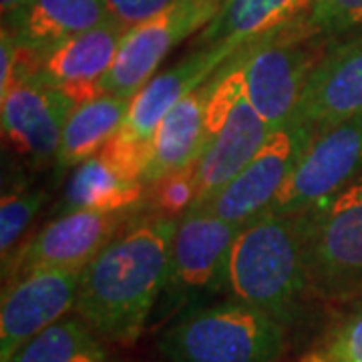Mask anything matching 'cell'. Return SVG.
Returning <instances> with one entry per match:
<instances>
[{"label":"cell","instance_id":"6da1fadb","mask_svg":"<svg viewBox=\"0 0 362 362\" xmlns=\"http://www.w3.org/2000/svg\"><path fill=\"white\" fill-rule=\"evenodd\" d=\"M180 220L141 218L107 244L85 268L75 314L113 344H133L156 314L165 290Z\"/></svg>","mask_w":362,"mask_h":362},{"label":"cell","instance_id":"7a4b0ae2","mask_svg":"<svg viewBox=\"0 0 362 362\" xmlns=\"http://www.w3.org/2000/svg\"><path fill=\"white\" fill-rule=\"evenodd\" d=\"M223 294L288 328L304 316L314 296L300 214H262L242 226L226 262Z\"/></svg>","mask_w":362,"mask_h":362},{"label":"cell","instance_id":"3957f363","mask_svg":"<svg viewBox=\"0 0 362 362\" xmlns=\"http://www.w3.org/2000/svg\"><path fill=\"white\" fill-rule=\"evenodd\" d=\"M286 346L288 326L235 298L183 310L157 340L169 362H280Z\"/></svg>","mask_w":362,"mask_h":362},{"label":"cell","instance_id":"277c9868","mask_svg":"<svg viewBox=\"0 0 362 362\" xmlns=\"http://www.w3.org/2000/svg\"><path fill=\"white\" fill-rule=\"evenodd\" d=\"M300 218L312 296L328 304L362 302V173Z\"/></svg>","mask_w":362,"mask_h":362},{"label":"cell","instance_id":"5b68a950","mask_svg":"<svg viewBox=\"0 0 362 362\" xmlns=\"http://www.w3.org/2000/svg\"><path fill=\"white\" fill-rule=\"evenodd\" d=\"M240 230L242 226L204 207L181 216L171 246L168 284L156 312L159 322L173 320L206 298L223 294L226 262Z\"/></svg>","mask_w":362,"mask_h":362},{"label":"cell","instance_id":"8992f818","mask_svg":"<svg viewBox=\"0 0 362 362\" xmlns=\"http://www.w3.org/2000/svg\"><path fill=\"white\" fill-rule=\"evenodd\" d=\"M302 16L247 45L246 99L272 131L280 129L294 115L314 66L322 59L314 37L302 25Z\"/></svg>","mask_w":362,"mask_h":362},{"label":"cell","instance_id":"52a82bcc","mask_svg":"<svg viewBox=\"0 0 362 362\" xmlns=\"http://www.w3.org/2000/svg\"><path fill=\"white\" fill-rule=\"evenodd\" d=\"M223 0H175L165 11L129 26L115 63L101 81V95L133 99L177 45L206 28Z\"/></svg>","mask_w":362,"mask_h":362},{"label":"cell","instance_id":"ba28073f","mask_svg":"<svg viewBox=\"0 0 362 362\" xmlns=\"http://www.w3.org/2000/svg\"><path fill=\"white\" fill-rule=\"evenodd\" d=\"M362 173V115L318 131L264 214L292 216L326 202Z\"/></svg>","mask_w":362,"mask_h":362},{"label":"cell","instance_id":"9c48e42d","mask_svg":"<svg viewBox=\"0 0 362 362\" xmlns=\"http://www.w3.org/2000/svg\"><path fill=\"white\" fill-rule=\"evenodd\" d=\"M314 137L316 129L310 123L290 119L204 209L238 226L256 220L280 194Z\"/></svg>","mask_w":362,"mask_h":362},{"label":"cell","instance_id":"30bf717a","mask_svg":"<svg viewBox=\"0 0 362 362\" xmlns=\"http://www.w3.org/2000/svg\"><path fill=\"white\" fill-rule=\"evenodd\" d=\"M133 221L125 211H71L57 216L21 250L2 259L4 282L25 274L54 268H87L89 262Z\"/></svg>","mask_w":362,"mask_h":362},{"label":"cell","instance_id":"8fae6325","mask_svg":"<svg viewBox=\"0 0 362 362\" xmlns=\"http://www.w3.org/2000/svg\"><path fill=\"white\" fill-rule=\"evenodd\" d=\"M83 274L85 268L37 270L4 284L0 361H8L26 342L75 310Z\"/></svg>","mask_w":362,"mask_h":362},{"label":"cell","instance_id":"7c38bea8","mask_svg":"<svg viewBox=\"0 0 362 362\" xmlns=\"http://www.w3.org/2000/svg\"><path fill=\"white\" fill-rule=\"evenodd\" d=\"M77 105L40 77L14 83L2 97V135L14 153L33 163L54 159L66 119Z\"/></svg>","mask_w":362,"mask_h":362},{"label":"cell","instance_id":"4fadbf2b","mask_svg":"<svg viewBox=\"0 0 362 362\" xmlns=\"http://www.w3.org/2000/svg\"><path fill=\"white\" fill-rule=\"evenodd\" d=\"M242 47L244 45L238 42L199 47L175 65L153 75L131 99L129 113L117 135L129 141H151L157 125L168 115L169 109H173L189 93L206 85L216 75V71Z\"/></svg>","mask_w":362,"mask_h":362},{"label":"cell","instance_id":"5bb4252c","mask_svg":"<svg viewBox=\"0 0 362 362\" xmlns=\"http://www.w3.org/2000/svg\"><path fill=\"white\" fill-rule=\"evenodd\" d=\"M129 26L113 18L87 33L59 42L39 57L37 77L66 93L75 105L101 95V81L115 63L117 51Z\"/></svg>","mask_w":362,"mask_h":362},{"label":"cell","instance_id":"9a60e30c","mask_svg":"<svg viewBox=\"0 0 362 362\" xmlns=\"http://www.w3.org/2000/svg\"><path fill=\"white\" fill-rule=\"evenodd\" d=\"M356 115H362V35L322 54L290 119L318 133Z\"/></svg>","mask_w":362,"mask_h":362},{"label":"cell","instance_id":"2e32d148","mask_svg":"<svg viewBox=\"0 0 362 362\" xmlns=\"http://www.w3.org/2000/svg\"><path fill=\"white\" fill-rule=\"evenodd\" d=\"M272 127L254 111L246 93L233 105L216 139L195 163L197 197L192 209L206 207L230 181L246 168L268 141Z\"/></svg>","mask_w":362,"mask_h":362},{"label":"cell","instance_id":"e0dca14e","mask_svg":"<svg viewBox=\"0 0 362 362\" xmlns=\"http://www.w3.org/2000/svg\"><path fill=\"white\" fill-rule=\"evenodd\" d=\"M214 90V77L183 97L157 125L151 139V161L143 175L145 185L173 171L192 168L206 149V113Z\"/></svg>","mask_w":362,"mask_h":362},{"label":"cell","instance_id":"ac0fdd59","mask_svg":"<svg viewBox=\"0 0 362 362\" xmlns=\"http://www.w3.org/2000/svg\"><path fill=\"white\" fill-rule=\"evenodd\" d=\"M117 18L107 0H28L8 18L16 40L37 54Z\"/></svg>","mask_w":362,"mask_h":362},{"label":"cell","instance_id":"d6986e66","mask_svg":"<svg viewBox=\"0 0 362 362\" xmlns=\"http://www.w3.org/2000/svg\"><path fill=\"white\" fill-rule=\"evenodd\" d=\"M312 0H223L211 23L202 28L195 49L220 42L246 45L276 28L294 23Z\"/></svg>","mask_w":362,"mask_h":362},{"label":"cell","instance_id":"ffe728a7","mask_svg":"<svg viewBox=\"0 0 362 362\" xmlns=\"http://www.w3.org/2000/svg\"><path fill=\"white\" fill-rule=\"evenodd\" d=\"M145 194L141 180H131L115 169L107 159L89 157L73 169L66 181L63 199L57 207V216L71 211H125L139 206Z\"/></svg>","mask_w":362,"mask_h":362},{"label":"cell","instance_id":"44dd1931","mask_svg":"<svg viewBox=\"0 0 362 362\" xmlns=\"http://www.w3.org/2000/svg\"><path fill=\"white\" fill-rule=\"evenodd\" d=\"M131 99L119 95H99L87 103L77 105L66 119L59 143L54 168L66 171L97 156L115 135L129 113Z\"/></svg>","mask_w":362,"mask_h":362},{"label":"cell","instance_id":"7402d4cb","mask_svg":"<svg viewBox=\"0 0 362 362\" xmlns=\"http://www.w3.org/2000/svg\"><path fill=\"white\" fill-rule=\"evenodd\" d=\"M6 362H109V354L103 338L75 314L49 326Z\"/></svg>","mask_w":362,"mask_h":362},{"label":"cell","instance_id":"603a6c76","mask_svg":"<svg viewBox=\"0 0 362 362\" xmlns=\"http://www.w3.org/2000/svg\"><path fill=\"white\" fill-rule=\"evenodd\" d=\"M296 362H362V302L314 338Z\"/></svg>","mask_w":362,"mask_h":362},{"label":"cell","instance_id":"cb8c5ba5","mask_svg":"<svg viewBox=\"0 0 362 362\" xmlns=\"http://www.w3.org/2000/svg\"><path fill=\"white\" fill-rule=\"evenodd\" d=\"M47 199V192L30 189L25 185H13L2 195L0 204V250L2 259L8 258L14 246L21 242L23 233L39 214L40 206Z\"/></svg>","mask_w":362,"mask_h":362},{"label":"cell","instance_id":"d4e9b609","mask_svg":"<svg viewBox=\"0 0 362 362\" xmlns=\"http://www.w3.org/2000/svg\"><path fill=\"white\" fill-rule=\"evenodd\" d=\"M302 25L312 37H340L362 30V0H312Z\"/></svg>","mask_w":362,"mask_h":362},{"label":"cell","instance_id":"484cf974","mask_svg":"<svg viewBox=\"0 0 362 362\" xmlns=\"http://www.w3.org/2000/svg\"><path fill=\"white\" fill-rule=\"evenodd\" d=\"M197 197V175L195 165L173 171L165 177L151 183V204L156 216L175 218L185 216Z\"/></svg>","mask_w":362,"mask_h":362},{"label":"cell","instance_id":"4316f807","mask_svg":"<svg viewBox=\"0 0 362 362\" xmlns=\"http://www.w3.org/2000/svg\"><path fill=\"white\" fill-rule=\"evenodd\" d=\"M117 18L127 26H135L171 6L175 0H107Z\"/></svg>","mask_w":362,"mask_h":362},{"label":"cell","instance_id":"83f0119b","mask_svg":"<svg viewBox=\"0 0 362 362\" xmlns=\"http://www.w3.org/2000/svg\"><path fill=\"white\" fill-rule=\"evenodd\" d=\"M18 63V40L8 26H2V42H0V97L11 89Z\"/></svg>","mask_w":362,"mask_h":362},{"label":"cell","instance_id":"f1b7e54d","mask_svg":"<svg viewBox=\"0 0 362 362\" xmlns=\"http://www.w3.org/2000/svg\"><path fill=\"white\" fill-rule=\"evenodd\" d=\"M26 2H28V0H0V8H2V16H4V21L18 13V11L25 6Z\"/></svg>","mask_w":362,"mask_h":362}]
</instances>
